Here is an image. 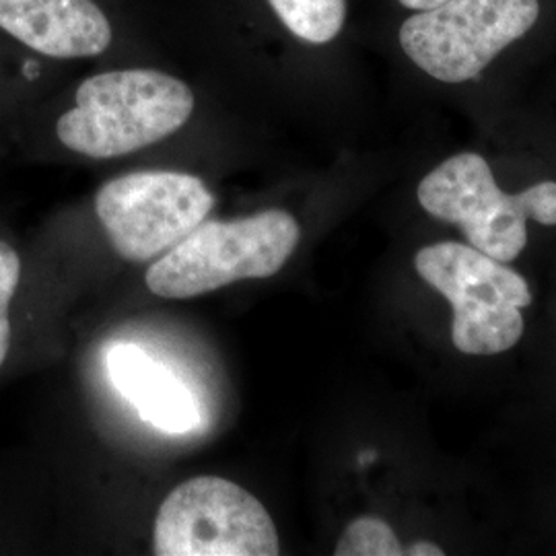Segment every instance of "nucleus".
I'll return each mask as SVG.
<instances>
[{
  "instance_id": "1",
  "label": "nucleus",
  "mask_w": 556,
  "mask_h": 556,
  "mask_svg": "<svg viewBox=\"0 0 556 556\" xmlns=\"http://www.w3.org/2000/svg\"><path fill=\"white\" fill-rule=\"evenodd\" d=\"M192 112L194 93L184 80L153 68L110 71L80 83L56 137L73 153L112 160L172 137Z\"/></svg>"
},
{
  "instance_id": "2",
  "label": "nucleus",
  "mask_w": 556,
  "mask_h": 556,
  "mask_svg": "<svg viewBox=\"0 0 556 556\" xmlns=\"http://www.w3.org/2000/svg\"><path fill=\"white\" fill-rule=\"evenodd\" d=\"M299 238L295 217L278 208L227 223L204 219L147 270L144 282L157 298L192 299L238 280L275 277Z\"/></svg>"
},
{
  "instance_id": "3",
  "label": "nucleus",
  "mask_w": 556,
  "mask_h": 556,
  "mask_svg": "<svg viewBox=\"0 0 556 556\" xmlns=\"http://www.w3.org/2000/svg\"><path fill=\"white\" fill-rule=\"evenodd\" d=\"M418 277L454 307L452 342L459 353L489 357L523 337V309L532 305L528 280L470 243L439 241L415 258Z\"/></svg>"
},
{
  "instance_id": "4",
  "label": "nucleus",
  "mask_w": 556,
  "mask_h": 556,
  "mask_svg": "<svg viewBox=\"0 0 556 556\" xmlns=\"http://www.w3.org/2000/svg\"><path fill=\"white\" fill-rule=\"evenodd\" d=\"M417 194L429 215L454 223L472 248L505 264L526 250L528 219L556 225V181L507 194L477 153L443 161L418 184Z\"/></svg>"
},
{
  "instance_id": "5",
  "label": "nucleus",
  "mask_w": 556,
  "mask_h": 556,
  "mask_svg": "<svg viewBox=\"0 0 556 556\" xmlns=\"http://www.w3.org/2000/svg\"><path fill=\"white\" fill-rule=\"evenodd\" d=\"M540 17L538 0H445L400 27V46L441 83H466L523 38Z\"/></svg>"
},
{
  "instance_id": "6",
  "label": "nucleus",
  "mask_w": 556,
  "mask_h": 556,
  "mask_svg": "<svg viewBox=\"0 0 556 556\" xmlns=\"http://www.w3.org/2000/svg\"><path fill=\"white\" fill-rule=\"evenodd\" d=\"M153 548L160 556H277L280 542L252 493L227 478L197 477L161 503Z\"/></svg>"
},
{
  "instance_id": "7",
  "label": "nucleus",
  "mask_w": 556,
  "mask_h": 556,
  "mask_svg": "<svg viewBox=\"0 0 556 556\" xmlns=\"http://www.w3.org/2000/svg\"><path fill=\"white\" fill-rule=\"evenodd\" d=\"M206 184L181 172H135L103 184L96 213L114 250L128 262L163 256L211 215Z\"/></svg>"
},
{
  "instance_id": "8",
  "label": "nucleus",
  "mask_w": 556,
  "mask_h": 556,
  "mask_svg": "<svg viewBox=\"0 0 556 556\" xmlns=\"http://www.w3.org/2000/svg\"><path fill=\"white\" fill-rule=\"evenodd\" d=\"M0 31L48 59H91L112 43L93 0H0Z\"/></svg>"
},
{
  "instance_id": "9",
  "label": "nucleus",
  "mask_w": 556,
  "mask_h": 556,
  "mask_svg": "<svg viewBox=\"0 0 556 556\" xmlns=\"http://www.w3.org/2000/svg\"><path fill=\"white\" fill-rule=\"evenodd\" d=\"M105 371L140 418L165 435H188L199 429L202 415L194 392L137 344L112 346L105 355Z\"/></svg>"
},
{
  "instance_id": "10",
  "label": "nucleus",
  "mask_w": 556,
  "mask_h": 556,
  "mask_svg": "<svg viewBox=\"0 0 556 556\" xmlns=\"http://www.w3.org/2000/svg\"><path fill=\"white\" fill-rule=\"evenodd\" d=\"M282 25L309 43L334 40L346 21V0H268Z\"/></svg>"
},
{
  "instance_id": "11",
  "label": "nucleus",
  "mask_w": 556,
  "mask_h": 556,
  "mask_svg": "<svg viewBox=\"0 0 556 556\" xmlns=\"http://www.w3.org/2000/svg\"><path fill=\"white\" fill-rule=\"evenodd\" d=\"M337 556H400L404 546L392 526L374 516L353 519L338 540Z\"/></svg>"
},
{
  "instance_id": "12",
  "label": "nucleus",
  "mask_w": 556,
  "mask_h": 556,
  "mask_svg": "<svg viewBox=\"0 0 556 556\" xmlns=\"http://www.w3.org/2000/svg\"><path fill=\"white\" fill-rule=\"evenodd\" d=\"M21 258L13 245L0 239V367L11 349V301L20 287Z\"/></svg>"
},
{
  "instance_id": "13",
  "label": "nucleus",
  "mask_w": 556,
  "mask_h": 556,
  "mask_svg": "<svg viewBox=\"0 0 556 556\" xmlns=\"http://www.w3.org/2000/svg\"><path fill=\"white\" fill-rule=\"evenodd\" d=\"M404 555L443 556L445 555V551H443L439 544H435V542H425V540H420V542H415V544L406 546V548H404Z\"/></svg>"
},
{
  "instance_id": "14",
  "label": "nucleus",
  "mask_w": 556,
  "mask_h": 556,
  "mask_svg": "<svg viewBox=\"0 0 556 556\" xmlns=\"http://www.w3.org/2000/svg\"><path fill=\"white\" fill-rule=\"evenodd\" d=\"M397 2L406 9H410V11H429V9H435L445 0H397Z\"/></svg>"
}]
</instances>
